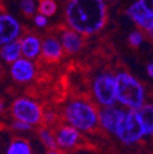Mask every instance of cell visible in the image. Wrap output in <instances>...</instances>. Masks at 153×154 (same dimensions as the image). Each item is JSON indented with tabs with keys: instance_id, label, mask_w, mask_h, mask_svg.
I'll use <instances>...</instances> for the list:
<instances>
[{
	"instance_id": "cell-2",
	"label": "cell",
	"mask_w": 153,
	"mask_h": 154,
	"mask_svg": "<svg viewBox=\"0 0 153 154\" xmlns=\"http://www.w3.org/2000/svg\"><path fill=\"white\" fill-rule=\"evenodd\" d=\"M117 102L125 109L139 110L146 103V89L133 75L120 71L115 75Z\"/></svg>"
},
{
	"instance_id": "cell-12",
	"label": "cell",
	"mask_w": 153,
	"mask_h": 154,
	"mask_svg": "<svg viewBox=\"0 0 153 154\" xmlns=\"http://www.w3.org/2000/svg\"><path fill=\"white\" fill-rule=\"evenodd\" d=\"M20 45H21V53L23 57L34 60L41 55L42 51V39L38 35L33 33H28L20 39Z\"/></svg>"
},
{
	"instance_id": "cell-18",
	"label": "cell",
	"mask_w": 153,
	"mask_h": 154,
	"mask_svg": "<svg viewBox=\"0 0 153 154\" xmlns=\"http://www.w3.org/2000/svg\"><path fill=\"white\" fill-rule=\"evenodd\" d=\"M5 152L6 154H31L32 147L26 140L15 138L8 144Z\"/></svg>"
},
{
	"instance_id": "cell-13",
	"label": "cell",
	"mask_w": 153,
	"mask_h": 154,
	"mask_svg": "<svg viewBox=\"0 0 153 154\" xmlns=\"http://www.w3.org/2000/svg\"><path fill=\"white\" fill-rule=\"evenodd\" d=\"M83 35L71 28L64 29L60 34L63 49L67 54H77L83 47Z\"/></svg>"
},
{
	"instance_id": "cell-1",
	"label": "cell",
	"mask_w": 153,
	"mask_h": 154,
	"mask_svg": "<svg viewBox=\"0 0 153 154\" xmlns=\"http://www.w3.org/2000/svg\"><path fill=\"white\" fill-rule=\"evenodd\" d=\"M108 18L107 0H67L65 20L69 28L82 35L101 32Z\"/></svg>"
},
{
	"instance_id": "cell-23",
	"label": "cell",
	"mask_w": 153,
	"mask_h": 154,
	"mask_svg": "<svg viewBox=\"0 0 153 154\" xmlns=\"http://www.w3.org/2000/svg\"><path fill=\"white\" fill-rule=\"evenodd\" d=\"M33 21H34V25H36L37 27L44 28V27H47L48 23H49V17L45 16V15H43V14H41V12H37V14H34V16H33Z\"/></svg>"
},
{
	"instance_id": "cell-6",
	"label": "cell",
	"mask_w": 153,
	"mask_h": 154,
	"mask_svg": "<svg viewBox=\"0 0 153 154\" xmlns=\"http://www.w3.org/2000/svg\"><path fill=\"white\" fill-rule=\"evenodd\" d=\"M126 15L139 29L153 39V0H136L126 9Z\"/></svg>"
},
{
	"instance_id": "cell-19",
	"label": "cell",
	"mask_w": 153,
	"mask_h": 154,
	"mask_svg": "<svg viewBox=\"0 0 153 154\" xmlns=\"http://www.w3.org/2000/svg\"><path fill=\"white\" fill-rule=\"evenodd\" d=\"M37 11L50 17L56 14V11H58V5H56L55 0H39L37 4Z\"/></svg>"
},
{
	"instance_id": "cell-17",
	"label": "cell",
	"mask_w": 153,
	"mask_h": 154,
	"mask_svg": "<svg viewBox=\"0 0 153 154\" xmlns=\"http://www.w3.org/2000/svg\"><path fill=\"white\" fill-rule=\"evenodd\" d=\"M38 137H39L42 144L45 147V149L49 153H58L59 148L56 144V140H55V134L49 130V128H41L38 131Z\"/></svg>"
},
{
	"instance_id": "cell-7",
	"label": "cell",
	"mask_w": 153,
	"mask_h": 154,
	"mask_svg": "<svg viewBox=\"0 0 153 154\" xmlns=\"http://www.w3.org/2000/svg\"><path fill=\"white\" fill-rule=\"evenodd\" d=\"M11 114L14 119L36 126L42 122L43 109L36 100L26 97H20L14 100L11 105Z\"/></svg>"
},
{
	"instance_id": "cell-25",
	"label": "cell",
	"mask_w": 153,
	"mask_h": 154,
	"mask_svg": "<svg viewBox=\"0 0 153 154\" xmlns=\"http://www.w3.org/2000/svg\"><path fill=\"white\" fill-rule=\"evenodd\" d=\"M146 72H147V76L151 77V79H153V63L148 64L146 66Z\"/></svg>"
},
{
	"instance_id": "cell-21",
	"label": "cell",
	"mask_w": 153,
	"mask_h": 154,
	"mask_svg": "<svg viewBox=\"0 0 153 154\" xmlns=\"http://www.w3.org/2000/svg\"><path fill=\"white\" fill-rule=\"evenodd\" d=\"M129 44L132 45V47H140L143 41H145V33L141 31V29H135V31H132L130 34H129Z\"/></svg>"
},
{
	"instance_id": "cell-3",
	"label": "cell",
	"mask_w": 153,
	"mask_h": 154,
	"mask_svg": "<svg viewBox=\"0 0 153 154\" xmlns=\"http://www.w3.org/2000/svg\"><path fill=\"white\" fill-rule=\"evenodd\" d=\"M64 119L80 132H89L98 126V110L88 100L72 99L64 108Z\"/></svg>"
},
{
	"instance_id": "cell-16",
	"label": "cell",
	"mask_w": 153,
	"mask_h": 154,
	"mask_svg": "<svg viewBox=\"0 0 153 154\" xmlns=\"http://www.w3.org/2000/svg\"><path fill=\"white\" fill-rule=\"evenodd\" d=\"M146 136H153V104H143L139 110Z\"/></svg>"
},
{
	"instance_id": "cell-8",
	"label": "cell",
	"mask_w": 153,
	"mask_h": 154,
	"mask_svg": "<svg viewBox=\"0 0 153 154\" xmlns=\"http://www.w3.org/2000/svg\"><path fill=\"white\" fill-rule=\"evenodd\" d=\"M37 73L36 65L33 60L27 57H18L17 60L10 64V76L17 83H28L31 82Z\"/></svg>"
},
{
	"instance_id": "cell-22",
	"label": "cell",
	"mask_w": 153,
	"mask_h": 154,
	"mask_svg": "<svg viewBox=\"0 0 153 154\" xmlns=\"http://www.w3.org/2000/svg\"><path fill=\"white\" fill-rule=\"evenodd\" d=\"M11 127L17 132H28V131H31L33 128L32 125H30V124H27L25 121H21V120H16V119L11 124Z\"/></svg>"
},
{
	"instance_id": "cell-26",
	"label": "cell",
	"mask_w": 153,
	"mask_h": 154,
	"mask_svg": "<svg viewBox=\"0 0 153 154\" xmlns=\"http://www.w3.org/2000/svg\"><path fill=\"white\" fill-rule=\"evenodd\" d=\"M5 103L3 102V100H0V114H2V112H4L5 111Z\"/></svg>"
},
{
	"instance_id": "cell-24",
	"label": "cell",
	"mask_w": 153,
	"mask_h": 154,
	"mask_svg": "<svg viewBox=\"0 0 153 154\" xmlns=\"http://www.w3.org/2000/svg\"><path fill=\"white\" fill-rule=\"evenodd\" d=\"M55 120H56V115H55V112H53V111H50V110L43 111L42 121H44L47 125H52Z\"/></svg>"
},
{
	"instance_id": "cell-5",
	"label": "cell",
	"mask_w": 153,
	"mask_h": 154,
	"mask_svg": "<svg viewBox=\"0 0 153 154\" xmlns=\"http://www.w3.org/2000/svg\"><path fill=\"white\" fill-rule=\"evenodd\" d=\"M92 94L99 106H110L118 104L115 93V75L101 72L93 79Z\"/></svg>"
},
{
	"instance_id": "cell-14",
	"label": "cell",
	"mask_w": 153,
	"mask_h": 154,
	"mask_svg": "<svg viewBox=\"0 0 153 154\" xmlns=\"http://www.w3.org/2000/svg\"><path fill=\"white\" fill-rule=\"evenodd\" d=\"M64 54V49L59 38L49 35L42 41V51L41 55L45 60L58 61Z\"/></svg>"
},
{
	"instance_id": "cell-4",
	"label": "cell",
	"mask_w": 153,
	"mask_h": 154,
	"mask_svg": "<svg viewBox=\"0 0 153 154\" xmlns=\"http://www.w3.org/2000/svg\"><path fill=\"white\" fill-rule=\"evenodd\" d=\"M113 134L125 146H132L142 141L146 137V132L139 111L125 109Z\"/></svg>"
},
{
	"instance_id": "cell-11",
	"label": "cell",
	"mask_w": 153,
	"mask_h": 154,
	"mask_svg": "<svg viewBox=\"0 0 153 154\" xmlns=\"http://www.w3.org/2000/svg\"><path fill=\"white\" fill-rule=\"evenodd\" d=\"M80 138H81V132L69 124L60 126L55 133V140L59 150L73 149L79 144Z\"/></svg>"
},
{
	"instance_id": "cell-10",
	"label": "cell",
	"mask_w": 153,
	"mask_h": 154,
	"mask_svg": "<svg viewBox=\"0 0 153 154\" xmlns=\"http://www.w3.org/2000/svg\"><path fill=\"white\" fill-rule=\"evenodd\" d=\"M124 111L125 109L117 106V104L110 106H101V109L98 110V125L104 131L113 134Z\"/></svg>"
},
{
	"instance_id": "cell-9",
	"label": "cell",
	"mask_w": 153,
	"mask_h": 154,
	"mask_svg": "<svg viewBox=\"0 0 153 154\" xmlns=\"http://www.w3.org/2000/svg\"><path fill=\"white\" fill-rule=\"evenodd\" d=\"M21 32V23L16 17L6 12H0V45L20 39Z\"/></svg>"
},
{
	"instance_id": "cell-15",
	"label": "cell",
	"mask_w": 153,
	"mask_h": 154,
	"mask_svg": "<svg viewBox=\"0 0 153 154\" xmlns=\"http://www.w3.org/2000/svg\"><path fill=\"white\" fill-rule=\"evenodd\" d=\"M22 56L20 41H12L0 45V59H3L5 63L11 64L12 61L17 60L18 57Z\"/></svg>"
},
{
	"instance_id": "cell-20",
	"label": "cell",
	"mask_w": 153,
	"mask_h": 154,
	"mask_svg": "<svg viewBox=\"0 0 153 154\" xmlns=\"http://www.w3.org/2000/svg\"><path fill=\"white\" fill-rule=\"evenodd\" d=\"M20 10L26 16H33L37 12L36 0H20Z\"/></svg>"
}]
</instances>
